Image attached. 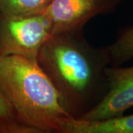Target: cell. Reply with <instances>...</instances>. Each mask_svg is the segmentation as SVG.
Wrapping results in <instances>:
<instances>
[{"label":"cell","instance_id":"6da1fadb","mask_svg":"<svg viewBox=\"0 0 133 133\" xmlns=\"http://www.w3.org/2000/svg\"><path fill=\"white\" fill-rule=\"evenodd\" d=\"M36 62L73 118H80L107 92L109 50L90 45L83 29L52 34L42 46Z\"/></svg>","mask_w":133,"mask_h":133},{"label":"cell","instance_id":"7a4b0ae2","mask_svg":"<svg viewBox=\"0 0 133 133\" xmlns=\"http://www.w3.org/2000/svg\"><path fill=\"white\" fill-rule=\"evenodd\" d=\"M0 93L19 124L36 133H61L66 121L73 118L36 60L0 56Z\"/></svg>","mask_w":133,"mask_h":133},{"label":"cell","instance_id":"3957f363","mask_svg":"<svg viewBox=\"0 0 133 133\" xmlns=\"http://www.w3.org/2000/svg\"><path fill=\"white\" fill-rule=\"evenodd\" d=\"M52 34V25L42 14L0 16V56H20L36 60L44 43Z\"/></svg>","mask_w":133,"mask_h":133},{"label":"cell","instance_id":"277c9868","mask_svg":"<svg viewBox=\"0 0 133 133\" xmlns=\"http://www.w3.org/2000/svg\"><path fill=\"white\" fill-rule=\"evenodd\" d=\"M107 90L103 98L80 120L101 121L118 118L133 107V66H107Z\"/></svg>","mask_w":133,"mask_h":133},{"label":"cell","instance_id":"5b68a950","mask_svg":"<svg viewBox=\"0 0 133 133\" xmlns=\"http://www.w3.org/2000/svg\"><path fill=\"white\" fill-rule=\"evenodd\" d=\"M121 0H52L44 14L52 25V34L83 29L98 15L115 10Z\"/></svg>","mask_w":133,"mask_h":133},{"label":"cell","instance_id":"8992f818","mask_svg":"<svg viewBox=\"0 0 133 133\" xmlns=\"http://www.w3.org/2000/svg\"><path fill=\"white\" fill-rule=\"evenodd\" d=\"M61 133H133V114L101 121L71 118Z\"/></svg>","mask_w":133,"mask_h":133},{"label":"cell","instance_id":"52a82bcc","mask_svg":"<svg viewBox=\"0 0 133 133\" xmlns=\"http://www.w3.org/2000/svg\"><path fill=\"white\" fill-rule=\"evenodd\" d=\"M52 0H0V16L18 17L44 14Z\"/></svg>","mask_w":133,"mask_h":133},{"label":"cell","instance_id":"ba28073f","mask_svg":"<svg viewBox=\"0 0 133 133\" xmlns=\"http://www.w3.org/2000/svg\"><path fill=\"white\" fill-rule=\"evenodd\" d=\"M107 48L112 66H120L131 60L133 58V25L124 30Z\"/></svg>","mask_w":133,"mask_h":133},{"label":"cell","instance_id":"9c48e42d","mask_svg":"<svg viewBox=\"0 0 133 133\" xmlns=\"http://www.w3.org/2000/svg\"><path fill=\"white\" fill-rule=\"evenodd\" d=\"M0 133H36V132L18 122H10L0 119Z\"/></svg>","mask_w":133,"mask_h":133},{"label":"cell","instance_id":"30bf717a","mask_svg":"<svg viewBox=\"0 0 133 133\" xmlns=\"http://www.w3.org/2000/svg\"><path fill=\"white\" fill-rule=\"evenodd\" d=\"M0 119L10 122H18L11 106L0 93ZM19 123V122H18Z\"/></svg>","mask_w":133,"mask_h":133}]
</instances>
